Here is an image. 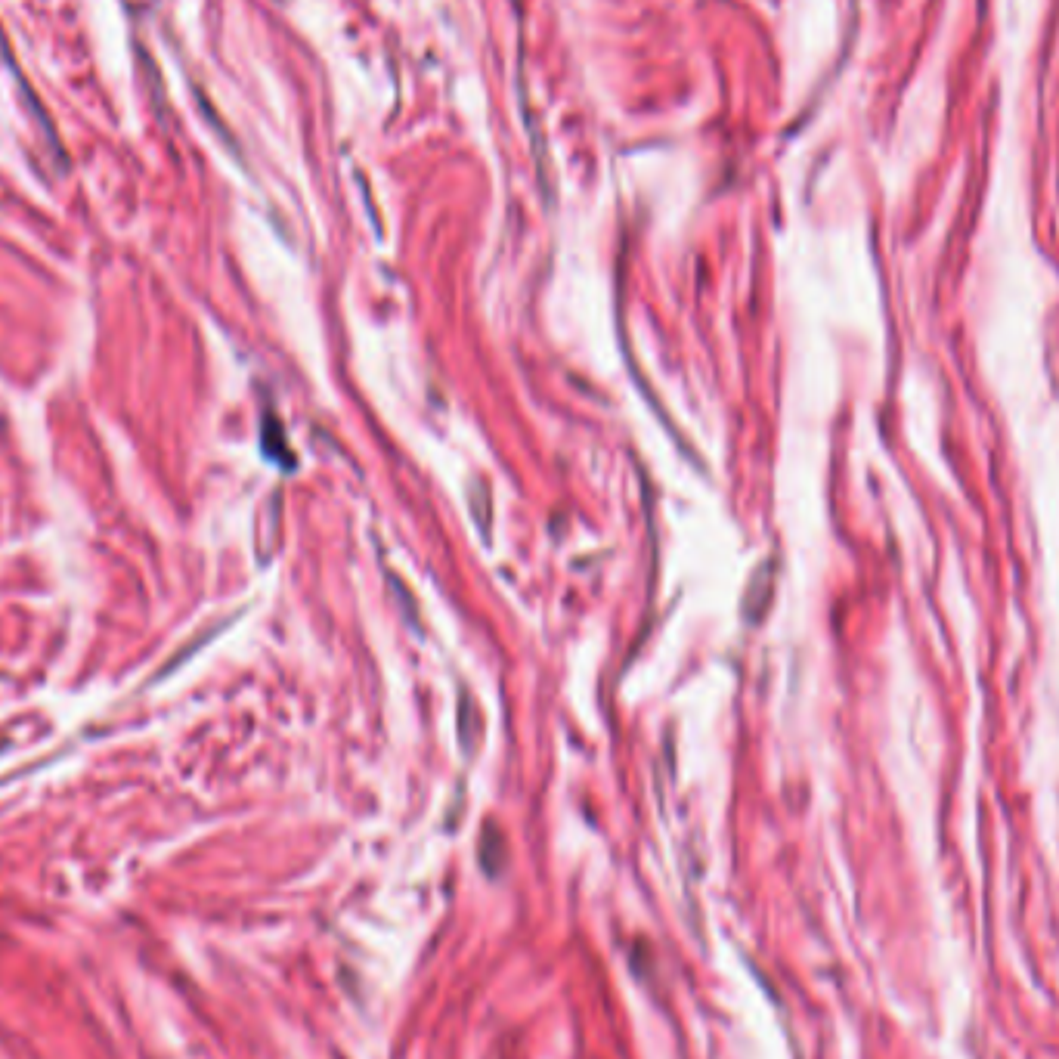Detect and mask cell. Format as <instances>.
<instances>
[{"label":"cell","instance_id":"6da1fadb","mask_svg":"<svg viewBox=\"0 0 1059 1059\" xmlns=\"http://www.w3.org/2000/svg\"><path fill=\"white\" fill-rule=\"evenodd\" d=\"M772 592H775V564L762 561L756 567V573L750 576V586L744 592V620L747 623H759L772 604Z\"/></svg>","mask_w":1059,"mask_h":1059},{"label":"cell","instance_id":"7a4b0ae2","mask_svg":"<svg viewBox=\"0 0 1059 1059\" xmlns=\"http://www.w3.org/2000/svg\"><path fill=\"white\" fill-rule=\"evenodd\" d=\"M456 725H459V741H462V747L471 753V750H474V741H477V734H480V713L474 710V700H471L468 691H462V703H459V719H456Z\"/></svg>","mask_w":1059,"mask_h":1059},{"label":"cell","instance_id":"3957f363","mask_svg":"<svg viewBox=\"0 0 1059 1059\" xmlns=\"http://www.w3.org/2000/svg\"><path fill=\"white\" fill-rule=\"evenodd\" d=\"M471 511H474V524L484 530V536H490V487L484 480H474L471 484Z\"/></svg>","mask_w":1059,"mask_h":1059}]
</instances>
